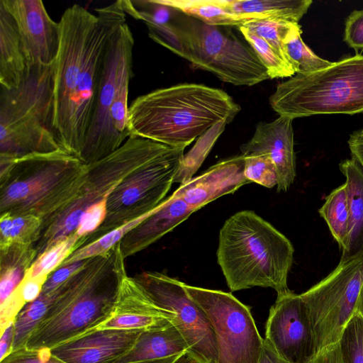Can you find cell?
<instances>
[{"mask_svg":"<svg viewBox=\"0 0 363 363\" xmlns=\"http://www.w3.org/2000/svg\"><path fill=\"white\" fill-rule=\"evenodd\" d=\"M169 23L180 40L182 57L194 67L235 86H250L269 79L252 48L224 26L208 25L177 10Z\"/></svg>","mask_w":363,"mask_h":363,"instance_id":"8","label":"cell"},{"mask_svg":"<svg viewBox=\"0 0 363 363\" xmlns=\"http://www.w3.org/2000/svg\"><path fill=\"white\" fill-rule=\"evenodd\" d=\"M96 18V14L74 4L65 9L59 21L60 43L54 69L55 126L63 151L69 135L83 61Z\"/></svg>","mask_w":363,"mask_h":363,"instance_id":"13","label":"cell"},{"mask_svg":"<svg viewBox=\"0 0 363 363\" xmlns=\"http://www.w3.org/2000/svg\"><path fill=\"white\" fill-rule=\"evenodd\" d=\"M237 28L265 67L269 79L291 77L295 74L267 42L243 26Z\"/></svg>","mask_w":363,"mask_h":363,"instance_id":"33","label":"cell"},{"mask_svg":"<svg viewBox=\"0 0 363 363\" xmlns=\"http://www.w3.org/2000/svg\"><path fill=\"white\" fill-rule=\"evenodd\" d=\"M356 312L359 313L363 317V286L359 296Z\"/></svg>","mask_w":363,"mask_h":363,"instance_id":"49","label":"cell"},{"mask_svg":"<svg viewBox=\"0 0 363 363\" xmlns=\"http://www.w3.org/2000/svg\"><path fill=\"white\" fill-rule=\"evenodd\" d=\"M240 106L225 91L184 83L137 97L129 107L130 135L185 149L219 123H231Z\"/></svg>","mask_w":363,"mask_h":363,"instance_id":"2","label":"cell"},{"mask_svg":"<svg viewBox=\"0 0 363 363\" xmlns=\"http://www.w3.org/2000/svg\"><path fill=\"white\" fill-rule=\"evenodd\" d=\"M242 26L267 42L289 65L284 44L294 31L301 28L298 23L279 18H263L253 20Z\"/></svg>","mask_w":363,"mask_h":363,"instance_id":"31","label":"cell"},{"mask_svg":"<svg viewBox=\"0 0 363 363\" xmlns=\"http://www.w3.org/2000/svg\"><path fill=\"white\" fill-rule=\"evenodd\" d=\"M181 355L182 354L138 363H174L180 357Z\"/></svg>","mask_w":363,"mask_h":363,"instance_id":"47","label":"cell"},{"mask_svg":"<svg viewBox=\"0 0 363 363\" xmlns=\"http://www.w3.org/2000/svg\"><path fill=\"white\" fill-rule=\"evenodd\" d=\"M43 222L33 215L0 216V248L13 243L34 245L40 238Z\"/></svg>","mask_w":363,"mask_h":363,"instance_id":"27","label":"cell"},{"mask_svg":"<svg viewBox=\"0 0 363 363\" xmlns=\"http://www.w3.org/2000/svg\"><path fill=\"white\" fill-rule=\"evenodd\" d=\"M172 149L160 143L130 135L114 152L88 164L86 179L77 196L41 232L35 244L38 255L74 233L86 209L108 198L128 175Z\"/></svg>","mask_w":363,"mask_h":363,"instance_id":"9","label":"cell"},{"mask_svg":"<svg viewBox=\"0 0 363 363\" xmlns=\"http://www.w3.org/2000/svg\"><path fill=\"white\" fill-rule=\"evenodd\" d=\"M343 41L356 52L363 50V9L354 10L345 19Z\"/></svg>","mask_w":363,"mask_h":363,"instance_id":"38","label":"cell"},{"mask_svg":"<svg viewBox=\"0 0 363 363\" xmlns=\"http://www.w3.org/2000/svg\"><path fill=\"white\" fill-rule=\"evenodd\" d=\"M171 323L170 316L156 306L134 277L123 274L112 316L96 329L147 330Z\"/></svg>","mask_w":363,"mask_h":363,"instance_id":"19","label":"cell"},{"mask_svg":"<svg viewBox=\"0 0 363 363\" xmlns=\"http://www.w3.org/2000/svg\"><path fill=\"white\" fill-rule=\"evenodd\" d=\"M244 174L250 182L269 189L278 184L276 167L267 153L245 155Z\"/></svg>","mask_w":363,"mask_h":363,"instance_id":"34","label":"cell"},{"mask_svg":"<svg viewBox=\"0 0 363 363\" xmlns=\"http://www.w3.org/2000/svg\"><path fill=\"white\" fill-rule=\"evenodd\" d=\"M195 211L174 191L118 242L123 256L126 259L146 249Z\"/></svg>","mask_w":363,"mask_h":363,"instance_id":"21","label":"cell"},{"mask_svg":"<svg viewBox=\"0 0 363 363\" xmlns=\"http://www.w3.org/2000/svg\"><path fill=\"white\" fill-rule=\"evenodd\" d=\"M108 198L94 203L82 214L74 233L80 238L84 239L85 242L87 238L104 223L107 214Z\"/></svg>","mask_w":363,"mask_h":363,"instance_id":"36","label":"cell"},{"mask_svg":"<svg viewBox=\"0 0 363 363\" xmlns=\"http://www.w3.org/2000/svg\"><path fill=\"white\" fill-rule=\"evenodd\" d=\"M293 119L279 116L274 121L257 123L253 136L240 145L243 155L267 153L274 164L277 174V191H286L296 178Z\"/></svg>","mask_w":363,"mask_h":363,"instance_id":"17","label":"cell"},{"mask_svg":"<svg viewBox=\"0 0 363 363\" xmlns=\"http://www.w3.org/2000/svg\"><path fill=\"white\" fill-rule=\"evenodd\" d=\"M363 286V255L340 261L325 278L301 294L313 326L316 354L340 342L356 313Z\"/></svg>","mask_w":363,"mask_h":363,"instance_id":"10","label":"cell"},{"mask_svg":"<svg viewBox=\"0 0 363 363\" xmlns=\"http://www.w3.org/2000/svg\"><path fill=\"white\" fill-rule=\"evenodd\" d=\"M184 149L170 151L128 175L111 193L104 223L87 238L86 244L155 208L174 183Z\"/></svg>","mask_w":363,"mask_h":363,"instance_id":"11","label":"cell"},{"mask_svg":"<svg viewBox=\"0 0 363 363\" xmlns=\"http://www.w3.org/2000/svg\"><path fill=\"white\" fill-rule=\"evenodd\" d=\"M84 244V240L73 233L39 254L25 275L29 277L49 276L60 267L74 250Z\"/></svg>","mask_w":363,"mask_h":363,"instance_id":"29","label":"cell"},{"mask_svg":"<svg viewBox=\"0 0 363 363\" xmlns=\"http://www.w3.org/2000/svg\"><path fill=\"white\" fill-rule=\"evenodd\" d=\"M0 363H65L55 357L48 348L38 350L26 347L12 351Z\"/></svg>","mask_w":363,"mask_h":363,"instance_id":"37","label":"cell"},{"mask_svg":"<svg viewBox=\"0 0 363 363\" xmlns=\"http://www.w3.org/2000/svg\"><path fill=\"white\" fill-rule=\"evenodd\" d=\"M352 159L356 161L363 169V138L352 133L347 140Z\"/></svg>","mask_w":363,"mask_h":363,"instance_id":"45","label":"cell"},{"mask_svg":"<svg viewBox=\"0 0 363 363\" xmlns=\"http://www.w3.org/2000/svg\"><path fill=\"white\" fill-rule=\"evenodd\" d=\"M258 363H289L282 358L264 339L263 347Z\"/></svg>","mask_w":363,"mask_h":363,"instance_id":"46","label":"cell"},{"mask_svg":"<svg viewBox=\"0 0 363 363\" xmlns=\"http://www.w3.org/2000/svg\"><path fill=\"white\" fill-rule=\"evenodd\" d=\"M269 101L279 116L293 120L363 113V55L344 57L313 72L296 74L279 84Z\"/></svg>","mask_w":363,"mask_h":363,"instance_id":"6","label":"cell"},{"mask_svg":"<svg viewBox=\"0 0 363 363\" xmlns=\"http://www.w3.org/2000/svg\"><path fill=\"white\" fill-rule=\"evenodd\" d=\"M308 363H346L340 342L319 351Z\"/></svg>","mask_w":363,"mask_h":363,"instance_id":"43","label":"cell"},{"mask_svg":"<svg viewBox=\"0 0 363 363\" xmlns=\"http://www.w3.org/2000/svg\"><path fill=\"white\" fill-rule=\"evenodd\" d=\"M26 303L17 289L2 303H0V334L15 320Z\"/></svg>","mask_w":363,"mask_h":363,"instance_id":"40","label":"cell"},{"mask_svg":"<svg viewBox=\"0 0 363 363\" xmlns=\"http://www.w3.org/2000/svg\"><path fill=\"white\" fill-rule=\"evenodd\" d=\"M146 26L148 35L152 40L182 57L183 49L180 40L170 23L164 26Z\"/></svg>","mask_w":363,"mask_h":363,"instance_id":"39","label":"cell"},{"mask_svg":"<svg viewBox=\"0 0 363 363\" xmlns=\"http://www.w3.org/2000/svg\"><path fill=\"white\" fill-rule=\"evenodd\" d=\"M177 11L208 25L238 27L253 21L229 10L223 0H161Z\"/></svg>","mask_w":363,"mask_h":363,"instance_id":"26","label":"cell"},{"mask_svg":"<svg viewBox=\"0 0 363 363\" xmlns=\"http://www.w3.org/2000/svg\"><path fill=\"white\" fill-rule=\"evenodd\" d=\"M185 340L172 323L143 330L126 353L108 363H138L188 353Z\"/></svg>","mask_w":363,"mask_h":363,"instance_id":"23","label":"cell"},{"mask_svg":"<svg viewBox=\"0 0 363 363\" xmlns=\"http://www.w3.org/2000/svg\"><path fill=\"white\" fill-rule=\"evenodd\" d=\"M0 361L9 355L13 350L15 337L14 323L8 326L0 334Z\"/></svg>","mask_w":363,"mask_h":363,"instance_id":"44","label":"cell"},{"mask_svg":"<svg viewBox=\"0 0 363 363\" xmlns=\"http://www.w3.org/2000/svg\"><path fill=\"white\" fill-rule=\"evenodd\" d=\"M318 213L326 222L341 250L345 244L349 225L348 201L345 183L333 189L325 197Z\"/></svg>","mask_w":363,"mask_h":363,"instance_id":"28","label":"cell"},{"mask_svg":"<svg viewBox=\"0 0 363 363\" xmlns=\"http://www.w3.org/2000/svg\"><path fill=\"white\" fill-rule=\"evenodd\" d=\"M174 363H200L188 353H184Z\"/></svg>","mask_w":363,"mask_h":363,"instance_id":"48","label":"cell"},{"mask_svg":"<svg viewBox=\"0 0 363 363\" xmlns=\"http://www.w3.org/2000/svg\"><path fill=\"white\" fill-rule=\"evenodd\" d=\"M52 293H41L35 301L25 305L15 322L13 350L23 347L30 333L43 318L53 301Z\"/></svg>","mask_w":363,"mask_h":363,"instance_id":"32","label":"cell"},{"mask_svg":"<svg viewBox=\"0 0 363 363\" xmlns=\"http://www.w3.org/2000/svg\"><path fill=\"white\" fill-rule=\"evenodd\" d=\"M302 30L294 31L284 44L289 65L296 74H308L330 66L333 62L321 58L303 42Z\"/></svg>","mask_w":363,"mask_h":363,"instance_id":"30","label":"cell"},{"mask_svg":"<svg viewBox=\"0 0 363 363\" xmlns=\"http://www.w3.org/2000/svg\"><path fill=\"white\" fill-rule=\"evenodd\" d=\"M48 277H29L24 276L16 289L26 304L35 301L40 296Z\"/></svg>","mask_w":363,"mask_h":363,"instance_id":"42","label":"cell"},{"mask_svg":"<svg viewBox=\"0 0 363 363\" xmlns=\"http://www.w3.org/2000/svg\"><path fill=\"white\" fill-rule=\"evenodd\" d=\"M118 243L83 267L54 291L53 301L28 337V349H51L94 330L113 315L126 272Z\"/></svg>","mask_w":363,"mask_h":363,"instance_id":"1","label":"cell"},{"mask_svg":"<svg viewBox=\"0 0 363 363\" xmlns=\"http://www.w3.org/2000/svg\"><path fill=\"white\" fill-rule=\"evenodd\" d=\"M339 169L345 178L349 225L340 261L363 255V169L354 160H344Z\"/></svg>","mask_w":363,"mask_h":363,"instance_id":"22","label":"cell"},{"mask_svg":"<svg viewBox=\"0 0 363 363\" xmlns=\"http://www.w3.org/2000/svg\"><path fill=\"white\" fill-rule=\"evenodd\" d=\"M265 340L289 363H308L316 354L315 333L301 294L277 295L266 323Z\"/></svg>","mask_w":363,"mask_h":363,"instance_id":"15","label":"cell"},{"mask_svg":"<svg viewBox=\"0 0 363 363\" xmlns=\"http://www.w3.org/2000/svg\"><path fill=\"white\" fill-rule=\"evenodd\" d=\"M30 67L16 23L0 2V88L18 86Z\"/></svg>","mask_w":363,"mask_h":363,"instance_id":"24","label":"cell"},{"mask_svg":"<svg viewBox=\"0 0 363 363\" xmlns=\"http://www.w3.org/2000/svg\"><path fill=\"white\" fill-rule=\"evenodd\" d=\"M133 45V35L125 23L106 50L94 110L79 156L86 164L110 155L130 136L128 104Z\"/></svg>","mask_w":363,"mask_h":363,"instance_id":"7","label":"cell"},{"mask_svg":"<svg viewBox=\"0 0 363 363\" xmlns=\"http://www.w3.org/2000/svg\"><path fill=\"white\" fill-rule=\"evenodd\" d=\"M354 133L359 137L363 138V128L354 131Z\"/></svg>","mask_w":363,"mask_h":363,"instance_id":"50","label":"cell"},{"mask_svg":"<svg viewBox=\"0 0 363 363\" xmlns=\"http://www.w3.org/2000/svg\"><path fill=\"white\" fill-rule=\"evenodd\" d=\"M234 13L251 20L279 18L298 23L313 4L311 0H223Z\"/></svg>","mask_w":363,"mask_h":363,"instance_id":"25","label":"cell"},{"mask_svg":"<svg viewBox=\"0 0 363 363\" xmlns=\"http://www.w3.org/2000/svg\"><path fill=\"white\" fill-rule=\"evenodd\" d=\"M13 16L30 67L55 63L60 48V28L41 0H0Z\"/></svg>","mask_w":363,"mask_h":363,"instance_id":"16","label":"cell"},{"mask_svg":"<svg viewBox=\"0 0 363 363\" xmlns=\"http://www.w3.org/2000/svg\"><path fill=\"white\" fill-rule=\"evenodd\" d=\"M134 278L152 303L169 315L171 323L187 343L188 354L200 363H218L211 323L187 292L186 284L158 272H143Z\"/></svg>","mask_w":363,"mask_h":363,"instance_id":"14","label":"cell"},{"mask_svg":"<svg viewBox=\"0 0 363 363\" xmlns=\"http://www.w3.org/2000/svg\"><path fill=\"white\" fill-rule=\"evenodd\" d=\"M294 248L290 240L252 211L228 218L219 233L218 263L231 291L259 286L277 295L288 288Z\"/></svg>","mask_w":363,"mask_h":363,"instance_id":"3","label":"cell"},{"mask_svg":"<svg viewBox=\"0 0 363 363\" xmlns=\"http://www.w3.org/2000/svg\"><path fill=\"white\" fill-rule=\"evenodd\" d=\"M346 363H363V317L354 313L340 340Z\"/></svg>","mask_w":363,"mask_h":363,"instance_id":"35","label":"cell"},{"mask_svg":"<svg viewBox=\"0 0 363 363\" xmlns=\"http://www.w3.org/2000/svg\"><path fill=\"white\" fill-rule=\"evenodd\" d=\"M245 155L220 161L201 174L181 184L174 191L196 211L218 198L250 183L244 174Z\"/></svg>","mask_w":363,"mask_h":363,"instance_id":"20","label":"cell"},{"mask_svg":"<svg viewBox=\"0 0 363 363\" xmlns=\"http://www.w3.org/2000/svg\"><path fill=\"white\" fill-rule=\"evenodd\" d=\"M85 262L86 259H84L68 264L61 265L49 275L43 286L42 293L48 294L56 289L78 272L83 267Z\"/></svg>","mask_w":363,"mask_h":363,"instance_id":"41","label":"cell"},{"mask_svg":"<svg viewBox=\"0 0 363 363\" xmlns=\"http://www.w3.org/2000/svg\"><path fill=\"white\" fill-rule=\"evenodd\" d=\"M54 69L55 63L34 65L18 86L0 88L1 159L62 150L55 126Z\"/></svg>","mask_w":363,"mask_h":363,"instance_id":"5","label":"cell"},{"mask_svg":"<svg viewBox=\"0 0 363 363\" xmlns=\"http://www.w3.org/2000/svg\"><path fill=\"white\" fill-rule=\"evenodd\" d=\"M87 171L88 164L62 150L0 159V213L37 216L42 232L77 196Z\"/></svg>","mask_w":363,"mask_h":363,"instance_id":"4","label":"cell"},{"mask_svg":"<svg viewBox=\"0 0 363 363\" xmlns=\"http://www.w3.org/2000/svg\"><path fill=\"white\" fill-rule=\"evenodd\" d=\"M142 331L96 329L55 346L50 351L65 363H108L129 351Z\"/></svg>","mask_w":363,"mask_h":363,"instance_id":"18","label":"cell"},{"mask_svg":"<svg viewBox=\"0 0 363 363\" xmlns=\"http://www.w3.org/2000/svg\"><path fill=\"white\" fill-rule=\"evenodd\" d=\"M185 288L211 323L218 363H258L264 339L256 327L250 307L231 293L187 284Z\"/></svg>","mask_w":363,"mask_h":363,"instance_id":"12","label":"cell"}]
</instances>
